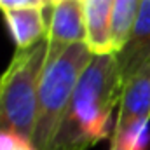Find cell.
Wrapping results in <instances>:
<instances>
[{
	"label": "cell",
	"instance_id": "3",
	"mask_svg": "<svg viewBox=\"0 0 150 150\" xmlns=\"http://www.w3.org/2000/svg\"><path fill=\"white\" fill-rule=\"evenodd\" d=\"M93 59L86 42L72 44L54 61L45 65L38 87L37 117L32 142L37 150H47L67 112L82 72Z\"/></svg>",
	"mask_w": 150,
	"mask_h": 150
},
{
	"label": "cell",
	"instance_id": "7",
	"mask_svg": "<svg viewBox=\"0 0 150 150\" xmlns=\"http://www.w3.org/2000/svg\"><path fill=\"white\" fill-rule=\"evenodd\" d=\"M113 0H86L84 21H86V45L93 56L113 54L110 26H112Z\"/></svg>",
	"mask_w": 150,
	"mask_h": 150
},
{
	"label": "cell",
	"instance_id": "1",
	"mask_svg": "<svg viewBox=\"0 0 150 150\" xmlns=\"http://www.w3.org/2000/svg\"><path fill=\"white\" fill-rule=\"evenodd\" d=\"M122 75L115 54L93 56L47 150H89L110 134L113 108L120 101Z\"/></svg>",
	"mask_w": 150,
	"mask_h": 150
},
{
	"label": "cell",
	"instance_id": "6",
	"mask_svg": "<svg viewBox=\"0 0 150 150\" xmlns=\"http://www.w3.org/2000/svg\"><path fill=\"white\" fill-rule=\"evenodd\" d=\"M142 119H150V63L124 84L112 133H119Z\"/></svg>",
	"mask_w": 150,
	"mask_h": 150
},
{
	"label": "cell",
	"instance_id": "5",
	"mask_svg": "<svg viewBox=\"0 0 150 150\" xmlns=\"http://www.w3.org/2000/svg\"><path fill=\"white\" fill-rule=\"evenodd\" d=\"M115 56L122 75V84L150 63V0H142L134 28L122 51Z\"/></svg>",
	"mask_w": 150,
	"mask_h": 150
},
{
	"label": "cell",
	"instance_id": "10",
	"mask_svg": "<svg viewBox=\"0 0 150 150\" xmlns=\"http://www.w3.org/2000/svg\"><path fill=\"white\" fill-rule=\"evenodd\" d=\"M110 150H150V119H142L119 133H112Z\"/></svg>",
	"mask_w": 150,
	"mask_h": 150
},
{
	"label": "cell",
	"instance_id": "11",
	"mask_svg": "<svg viewBox=\"0 0 150 150\" xmlns=\"http://www.w3.org/2000/svg\"><path fill=\"white\" fill-rule=\"evenodd\" d=\"M33 142L11 129H0V150H30Z\"/></svg>",
	"mask_w": 150,
	"mask_h": 150
},
{
	"label": "cell",
	"instance_id": "4",
	"mask_svg": "<svg viewBox=\"0 0 150 150\" xmlns=\"http://www.w3.org/2000/svg\"><path fill=\"white\" fill-rule=\"evenodd\" d=\"M47 58L45 65L63 54L72 44L86 40L84 2L82 0H59L52 5L47 26Z\"/></svg>",
	"mask_w": 150,
	"mask_h": 150
},
{
	"label": "cell",
	"instance_id": "12",
	"mask_svg": "<svg viewBox=\"0 0 150 150\" xmlns=\"http://www.w3.org/2000/svg\"><path fill=\"white\" fill-rule=\"evenodd\" d=\"M19 7H45L42 0H0V9H19Z\"/></svg>",
	"mask_w": 150,
	"mask_h": 150
},
{
	"label": "cell",
	"instance_id": "9",
	"mask_svg": "<svg viewBox=\"0 0 150 150\" xmlns=\"http://www.w3.org/2000/svg\"><path fill=\"white\" fill-rule=\"evenodd\" d=\"M142 0H113L112 5V26H110V40H112L113 54L122 51L127 38L131 35Z\"/></svg>",
	"mask_w": 150,
	"mask_h": 150
},
{
	"label": "cell",
	"instance_id": "8",
	"mask_svg": "<svg viewBox=\"0 0 150 150\" xmlns=\"http://www.w3.org/2000/svg\"><path fill=\"white\" fill-rule=\"evenodd\" d=\"M44 9L47 7H19L2 11L9 33L18 49H28L47 37L49 23H45L42 12Z\"/></svg>",
	"mask_w": 150,
	"mask_h": 150
},
{
	"label": "cell",
	"instance_id": "14",
	"mask_svg": "<svg viewBox=\"0 0 150 150\" xmlns=\"http://www.w3.org/2000/svg\"><path fill=\"white\" fill-rule=\"evenodd\" d=\"M58 2H59V0H58ZM82 2H86V0H82Z\"/></svg>",
	"mask_w": 150,
	"mask_h": 150
},
{
	"label": "cell",
	"instance_id": "2",
	"mask_svg": "<svg viewBox=\"0 0 150 150\" xmlns=\"http://www.w3.org/2000/svg\"><path fill=\"white\" fill-rule=\"evenodd\" d=\"M45 58L47 38H42L28 49H18L0 75V129H11L32 140Z\"/></svg>",
	"mask_w": 150,
	"mask_h": 150
},
{
	"label": "cell",
	"instance_id": "13",
	"mask_svg": "<svg viewBox=\"0 0 150 150\" xmlns=\"http://www.w3.org/2000/svg\"><path fill=\"white\" fill-rule=\"evenodd\" d=\"M42 2H44V5H45V7H52L58 0H42Z\"/></svg>",
	"mask_w": 150,
	"mask_h": 150
}]
</instances>
